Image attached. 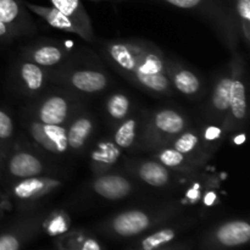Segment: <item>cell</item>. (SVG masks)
<instances>
[{
	"mask_svg": "<svg viewBox=\"0 0 250 250\" xmlns=\"http://www.w3.org/2000/svg\"><path fill=\"white\" fill-rule=\"evenodd\" d=\"M51 6L55 7L63 15L70 17L85 34H87L89 43L94 42V32H93L92 22H90L89 15L85 10L82 0H49Z\"/></svg>",
	"mask_w": 250,
	"mask_h": 250,
	"instance_id": "d6986e66",
	"label": "cell"
},
{
	"mask_svg": "<svg viewBox=\"0 0 250 250\" xmlns=\"http://www.w3.org/2000/svg\"><path fill=\"white\" fill-rule=\"evenodd\" d=\"M73 103L63 94L48 95L37 109V119L43 125H63L73 114Z\"/></svg>",
	"mask_w": 250,
	"mask_h": 250,
	"instance_id": "8992f818",
	"label": "cell"
},
{
	"mask_svg": "<svg viewBox=\"0 0 250 250\" xmlns=\"http://www.w3.org/2000/svg\"><path fill=\"white\" fill-rule=\"evenodd\" d=\"M48 138L56 148L58 154H66L68 151L67 129L63 125H43Z\"/></svg>",
	"mask_w": 250,
	"mask_h": 250,
	"instance_id": "4316f807",
	"label": "cell"
},
{
	"mask_svg": "<svg viewBox=\"0 0 250 250\" xmlns=\"http://www.w3.org/2000/svg\"><path fill=\"white\" fill-rule=\"evenodd\" d=\"M20 241L14 234H4L0 237V250H19Z\"/></svg>",
	"mask_w": 250,
	"mask_h": 250,
	"instance_id": "1f68e13d",
	"label": "cell"
},
{
	"mask_svg": "<svg viewBox=\"0 0 250 250\" xmlns=\"http://www.w3.org/2000/svg\"><path fill=\"white\" fill-rule=\"evenodd\" d=\"M67 226L68 221L66 215L54 214L46 224V231L51 236H55V234H61L67 231Z\"/></svg>",
	"mask_w": 250,
	"mask_h": 250,
	"instance_id": "f546056e",
	"label": "cell"
},
{
	"mask_svg": "<svg viewBox=\"0 0 250 250\" xmlns=\"http://www.w3.org/2000/svg\"><path fill=\"white\" fill-rule=\"evenodd\" d=\"M0 20L15 34L33 28L32 20L22 0H0Z\"/></svg>",
	"mask_w": 250,
	"mask_h": 250,
	"instance_id": "2e32d148",
	"label": "cell"
},
{
	"mask_svg": "<svg viewBox=\"0 0 250 250\" xmlns=\"http://www.w3.org/2000/svg\"><path fill=\"white\" fill-rule=\"evenodd\" d=\"M90 187L95 194L107 200H121L133 192V183L125 176L116 173L95 175Z\"/></svg>",
	"mask_w": 250,
	"mask_h": 250,
	"instance_id": "9c48e42d",
	"label": "cell"
},
{
	"mask_svg": "<svg viewBox=\"0 0 250 250\" xmlns=\"http://www.w3.org/2000/svg\"><path fill=\"white\" fill-rule=\"evenodd\" d=\"M153 217L144 210H128L116 215L111 221V229L122 237H132L150 227Z\"/></svg>",
	"mask_w": 250,
	"mask_h": 250,
	"instance_id": "4fadbf2b",
	"label": "cell"
},
{
	"mask_svg": "<svg viewBox=\"0 0 250 250\" xmlns=\"http://www.w3.org/2000/svg\"><path fill=\"white\" fill-rule=\"evenodd\" d=\"M7 171L11 177L17 180L43 176L45 171L43 161L27 150L15 151L7 161Z\"/></svg>",
	"mask_w": 250,
	"mask_h": 250,
	"instance_id": "9a60e30c",
	"label": "cell"
},
{
	"mask_svg": "<svg viewBox=\"0 0 250 250\" xmlns=\"http://www.w3.org/2000/svg\"><path fill=\"white\" fill-rule=\"evenodd\" d=\"M138 126L139 122L136 117H127L122 120L115 128L112 142L121 150L132 148L136 144L138 137Z\"/></svg>",
	"mask_w": 250,
	"mask_h": 250,
	"instance_id": "cb8c5ba5",
	"label": "cell"
},
{
	"mask_svg": "<svg viewBox=\"0 0 250 250\" xmlns=\"http://www.w3.org/2000/svg\"><path fill=\"white\" fill-rule=\"evenodd\" d=\"M66 58L65 49L56 44H42L32 48L26 60L32 61L42 67H54Z\"/></svg>",
	"mask_w": 250,
	"mask_h": 250,
	"instance_id": "603a6c76",
	"label": "cell"
},
{
	"mask_svg": "<svg viewBox=\"0 0 250 250\" xmlns=\"http://www.w3.org/2000/svg\"><path fill=\"white\" fill-rule=\"evenodd\" d=\"M234 15L239 34L247 46L250 45V0H234Z\"/></svg>",
	"mask_w": 250,
	"mask_h": 250,
	"instance_id": "484cf974",
	"label": "cell"
},
{
	"mask_svg": "<svg viewBox=\"0 0 250 250\" xmlns=\"http://www.w3.org/2000/svg\"><path fill=\"white\" fill-rule=\"evenodd\" d=\"M216 239L225 247L246 244L250 239V225L243 220L226 222L217 229Z\"/></svg>",
	"mask_w": 250,
	"mask_h": 250,
	"instance_id": "ffe728a7",
	"label": "cell"
},
{
	"mask_svg": "<svg viewBox=\"0 0 250 250\" xmlns=\"http://www.w3.org/2000/svg\"><path fill=\"white\" fill-rule=\"evenodd\" d=\"M88 1H112V2H121V1H127V0H88Z\"/></svg>",
	"mask_w": 250,
	"mask_h": 250,
	"instance_id": "8d00e7d4",
	"label": "cell"
},
{
	"mask_svg": "<svg viewBox=\"0 0 250 250\" xmlns=\"http://www.w3.org/2000/svg\"><path fill=\"white\" fill-rule=\"evenodd\" d=\"M171 6L188 10L204 17L215 28L224 43L236 51L239 29L232 5H226L224 0H163Z\"/></svg>",
	"mask_w": 250,
	"mask_h": 250,
	"instance_id": "7a4b0ae2",
	"label": "cell"
},
{
	"mask_svg": "<svg viewBox=\"0 0 250 250\" xmlns=\"http://www.w3.org/2000/svg\"><path fill=\"white\" fill-rule=\"evenodd\" d=\"M95 128V122L92 115L80 114L72 119L66 129H67V146L68 150L80 151L87 144L88 139L92 137Z\"/></svg>",
	"mask_w": 250,
	"mask_h": 250,
	"instance_id": "ac0fdd59",
	"label": "cell"
},
{
	"mask_svg": "<svg viewBox=\"0 0 250 250\" xmlns=\"http://www.w3.org/2000/svg\"><path fill=\"white\" fill-rule=\"evenodd\" d=\"M129 167L134 176L150 187L164 188L170 186L172 182L173 171L156 161L155 159L133 161L129 164Z\"/></svg>",
	"mask_w": 250,
	"mask_h": 250,
	"instance_id": "8fae6325",
	"label": "cell"
},
{
	"mask_svg": "<svg viewBox=\"0 0 250 250\" xmlns=\"http://www.w3.org/2000/svg\"><path fill=\"white\" fill-rule=\"evenodd\" d=\"M176 236V231L172 229H164L155 233L150 234L142 242V249L143 250H155L159 247L167 244L168 242L172 241Z\"/></svg>",
	"mask_w": 250,
	"mask_h": 250,
	"instance_id": "f1b7e54d",
	"label": "cell"
},
{
	"mask_svg": "<svg viewBox=\"0 0 250 250\" xmlns=\"http://www.w3.org/2000/svg\"><path fill=\"white\" fill-rule=\"evenodd\" d=\"M232 70L231 66L219 76L212 87L209 102L207 105V119L209 124L219 125L222 127L225 119L229 114L231 102Z\"/></svg>",
	"mask_w": 250,
	"mask_h": 250,
	"instance_id": "5b68a950",
	"label": "cell"
},
{
	"mask_svg": "<svg viewBox=\"0 0 250 250\" xmlns=\"http://www.w3.org/2000/svg\"><path fill=\"white\" fill-rule=\"evenodd\" d=\"M107 116L112 121L121 122L122 120L127 119L132 110V100L125 93H112L106 99L105 104Z\"/></svg>",
	"mask_w": 250,
	"mask_h": 250,
	"instance_id": "d4e9b609",
	"label": "cell"
},
{
	"mask_svg": "<svg viewBox=\"0 0 250 250\" xmlns=\"http://www.w3.org/2000/svg\"><path fill=\"white\" fill-rule=\"evenodd\" d=\"M202 200H203V203L207 205V207H211V205H214L217 200L216 193L211 192V190H209V192H205L204 194H203Z\"/></svg>",
	"mask_w": 250,
	"mask_h": 250,
	"instance_id": "e575fe53",
	"label": "cell"
},
{
	"mask_svg": "<svg viewBox=\"0 0 250 250\" xmlns=\"http://www.w3.org/2000/svg\"><path fill=\"white\" fill-rule=\"evenodd\" d=\"M106 59L115 70L141 89L156 95H171L166 56L155 44L143 39L103 43Z\"/></svg>",
	"mask_w": 250,
	"mask_h": 250,
	"instance_id": "6da1fadb",
	"label": "cell"
},
{
	"mask_svg": "<svg viewBox=\"0 0 250 250\" xmlns=\"http://www.w3.org/2000/svg\"><path fill=\"white\" fill-rule=\"evenodd\" d=\"M28 132L29 136L32 137L34 142L38 144L39 146L44 149V150L49 151L51 154H58L56 151V148L54 146V144L51 143L50 139L48 138V136L45 134L43 128V124L38 121V120H34V121H31L28 124Z\"/></svg>",
	"mask_w": 250,
	"mask_h": 250,
	"instance_id": "83f0119b",
	"label": "cell"
},
{
	"mask_svg": "<svg viewBox=\"0 0 250 250\" xmlns=\"http://www.w3.org/2000/svg\"><path fill=\"white\" fill-rule=\"evenodd\" d=\"M24 6L27 7V10H29L31 12L36 14L37 16H39L41 19H43L49 26H51L53 28L59 29V31L67 32V33L76 34V36L81 37L82 39H84L85 42H89L87 34L70 19L66 15H63L62 12H60L59 10H56L53 6H43V5H37L33 2L29 1H23Z\"/></svg>",
	"mask_w": 250,
	"mask_h": 250,
	"instance_id": "5bb4252c",
	"label": "cell"
},
{
	"mask_svg": "<svg viewBox=\"0 0 250 250\" xmlns=\"http://www.w3.org/2000/svg\"><path fill=\"white\" fill-rule=\"evenodd\" d=\"M14 136V121L6 111L0 109V142H9Z\"/></svg>",
	"mask_w": 250,
	"mask_h": 250,
	"instance_id": "4dcf8cb0",
	"label": "cell"
},
{
	"mask_svg": "<svg viewBox=\"0 0 250 250\" xmlns=\"http://www.w3.org/2000/svg\"><path fill=\"white\" fill-rule=\"evenodd\" d=\"M166 73L176 92L189 98H195L202 93L204 85L199 76L177 61L166 58Z\"/></svg>",
	"mask_w": 250,
	"mask_h": 250,
	"instance_id": "ba28073f",
	"label": "cell"
},
{
	"mask_svg": "<svg viewBox=\"0 0 250 250\" xmlns=\"http://www.w3.org/2000/svg\"><path fill=\"white\" fill-rule=\"evenodd\" d=\"M82 250H102V249H100V246L98 244L97 241H94V239L92 238H88L83 242Z\"/></svg>",
	"mask_w": 250,
	"mask_h": 250,
	"instance_id": "d590c367",
	"label": "cell"
},
{
	"mask_svg": "<svg viewBox=\"0 0 250 250\" xmlns=\"http://www.w3.org/2000/svg\"><path fill=\"white\" fill-rule=\"evenodd\" d=\"M154 158L156 161L163 164L171 171L178 173H193L198 168L190 160H188L183 154L173 149L171 146H165L154 150Z\"/></svg>",
	"mask_w": 250,
	"mask_h": 250,
	"instance_id": "44dd1931",
	"label": "cell"
},
{
	"mask_svg": "<svg viewBox=\"0 0 250 250\" xmlns=\"http://www.w3.org/2000/svg\"><path fill=\"white\" fill-rule=\"evenodd\" d=\"M15 36L12 29L0 20V39H10Z\"/></svg>",
	"mask_w": 250,
	"mask_h": 250,
	"instance_id": "836d02e7",
	"label": "cell"
},
{
	"mask_svg": "<svg viewBox=\"0 0 250 250\" xmlns=\"http://www.w3.org/2000/svg\"><path fill=\"white\" fill-rule=\"evenodd\" d=\"M121 156V149L112 141L99 142L89 155V165L94 175H102L111 170Z\"/></svg>",
	"mask_w": 250,
	"mask_h": 250,
	"instance_id": "e0dca14e",
	"label": "cell"
},
{
	"mask_svg": "<svg viewBox=\"0 0 250 250\" xmlns=\"http://www.w3.org/2000/svg\"><path fill=\"white\" fill-rule=\"evenodd\" d=\"M203 194H204V193H203V187H200L199 183H195V185H193L192 187L186 192L185 199L187 200L189 204H195V203H198L199 200H202Z\"/></svg>",
	"mask_w": 250,
	"mask_h": 250,
	"instance_id": "d6a6232c",
	"label": "cell"
},
{
	"mask_svg": "<svg viewBox=\"0 0 250 250\" xmlns=\"http://www.w3.org/2000/svg\"><path fill=\"white\" fill-rule=\"evenodd\" d=\"M168 146L183 154L198 167L207 163L211 156V151L203 143L202 137L197 129L187 128L185 132L178 134Z\"/></svg>",
	"mask_w": 250,
	"mask_h": 250,
	"instance_id": "30bf717a",
	"label": "cell"
},
{
	"mask_svg": "<svg viewBox=\"0 0 250 250\" xmlns=\"http://www.w3.org/2000/svg\"><path fill=\"white\" fill-rule=\"evenodd\" d=\"M187 128V119L180 111L173 109L156 110L144 121L141 144L146 150H156L161 146H168Z\"/></svg>",
	"mask_w": 250,
	"mask_h": 250,
	"instance_id": "3957f363",
	"label": "cell"
},
{
	"mask_svg": "<svg viewBox=\"0 0 250 250\" xmlns=\"http://www.w3.org/2000/svg\"><path fill=\"white\" fill-rule=\"evenodd\" d=\"M232 88L231 102H229V114L222 125L224 136H232L233 133L243 131L248 117L247 109V87H246V62L242 55L233 53L231 62Z\"/></svg>",
	"mask_w": 250,
	"mask_h": 250,
	"instance_id": "277c9868",
	"label": "cell"
},
{
	"mask_svg": "<svg viewBox=\"0 0 250 250\" xmlns=\"http://www.w3.org/2000/svg\"><path fill=\"white\" fill-rule=\"evenodd\" d=\"M19 78L22 87L28 93H37L43 89L46 82V72L44 67L24 60L19 66Z\"/></svg>",
	"mask_w": 250,
	"mask_h": 250,
	"instance_id": "7402d4cb",
	"label": "cell"
},
{
	"mask_svg": "<svg viewBox=\"0 0 250 250\" xmlns=\"http://www.w3.org/2000/svg\"><path fill=\"white\" fill-rule=\"evenodd\" d=\"M61 185L62 181L48 176L23 178L12 186V195L21 202H37L51 194Z\"/></svg>",
	"mask_w": 250,
	"mask_h": 250,
	"instance_id": "52a82bcc",
	"label": "cell"
},
{
	"mask_svg": "<svg viewBox=\"0 0 250 250\" xmlns=\"http://www.w3.org/2000/svg\"><path fill=\"white\" fill-rule=\"evenodd\" d=\"M67 82L73 89L85 94H95L105 90L109 85L106 73L95 68L72 70L67 75Z\"/></svg>",
	"mask_w": 250,
	"mask_h": 250,
	"instance_id": "7c38bea8",
	"label": "cell"
}]
</instances>
